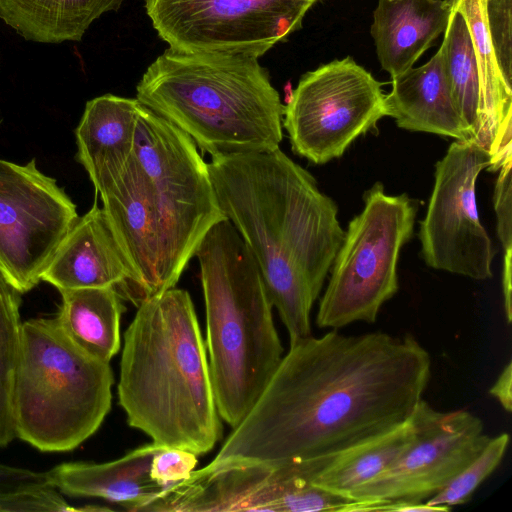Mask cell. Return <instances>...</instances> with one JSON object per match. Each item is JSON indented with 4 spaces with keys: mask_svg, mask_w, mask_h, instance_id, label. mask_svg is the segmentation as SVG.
I'll return each mask as SVG.
<instances>
[{
    "mask_svg": "<svg viewBox=\"0 0 512 512\" xmlns=\"http://www.w3.org/2000/svg\"><path fill=\"white\" fill-rule=\"evenodd\" d=\"M431 377L411 334L332 329L290 343L213 462L313 463L317 470L409 420Z\"/></svg>",
    "mask_w": 512,
    "mask_h": 512,
    "instance_id": "obj_1",
    "label": "cell"
},
{
    "mask_svg": "<svg viewBox=\"0 0 512 512\" xmlns=\"http://www.w3.org/2000/svg\"><path fill=\"white\" fill-rule=\"evenodd\" d=\"M217 201L254 258L290 343L311 335L310 313L345 231L338 207L280 148L216 154Z\"/></svg>",
    "mask_w": 512,
    "mask_h": 512,
    "instance_id": "obj_2",
    "label": "cell"
},
{
    "mask_svg": "<svg viewBox=\"0 0 512 512\" xmlns=\"http://www.w3.org/2000/svg\"><path fill=\"white\" fill-rule=\"evenodd\" d=\"M137 307L124 334L117 387L127 422L157 445L207 453L222 424L190 294L173 287Z\"/></svg>",
    "mask_w": 512,
    "mask_h": 512,
    "instance_id": "obj_3",
    "label": "cell"
},
{
    "mask_svg": "<svg viewBox=\"0 0 512 512\" xmlns=\"http://www.w3.org/2000/svg\"><path fill=\"white\" fill-rule=\"evenodd\" d=\"M136 99L201 154L270 152L283 138L284 105L256 57L168 48L143 74Z\"/></svg>",
    "mask_w": 512,
    "mask_h": 512,
    "instance_id": "obj_4",
    "label": "cell"
},
{
    "mask_svg": "<svg viewBox=\"0 0 512 512\" xmlns=\"http://www.w3.org/2000/svg\"><path fill=\"white\" fill-rule=\"evenodd\" d=\"M206 308L209 369L220 417L235 428L277 369L283 347L261 272L231 222H217L195 255Z\"/></svg>",
    "mask_w": 512,
    "mask_h": 512,
    "instance_id": "obj_5",
    "label": "cell"
},
{
    "mask_svg": "<svg viewBox=\"0 0 512 512\" xmlns=\"http://www.w3.org/2000/svg\"><path fill=\"white\" fill-rule=\"evenodd\" d=\"M113 372L62 331L55 318L22 323L13 382L15 436L41 452H68L110 411Z\"/></svg>",
    "mask_w": 512,
    "mask_h": 512,
    "instance_id": "obj_6",
    "label": "cell"
},
{
    "mask_svg": "<svg viewBox=\"0 0 512 512\" xmlns=\"http://www.w3.org/2000/svg\"><path fill=\"white\" fill-rule=\"evenodd\" d=\"M363 201L331 266L316 315L320 328L374 323L398 291L397 262L413 234L418 204L406 194H387L380 182L364 193Z\"/></svg>",
    "mask_w": 512,
    "mask_h": 512,
    "instance_id": "obj_7",
    "label": "cell"
},
{
    "mask_svg": "<svg viewBox=\"0 0 512 512\" xmlns=\"http://www.w3.org/2000/svg\"><path fill=\"white\" fill-rule=\"evenodd\" d=\"M133 155L148 179L180 274L222 213L207 163L182 130L139 104Z\"/></svg>",
    "mask_w": 512,
    "mask_h": 512,
    "instance_id": "obj_8",
    "label": "cell"
},
{
    "mask_svg": "<svg viewBox=\"0 0 512 512\" xmlns=\"http://www.w3.org/2000/svg\"><path fill=\"white\" fill-rule=\"evenodd\" d=\"M381 87L349 56L304 74L284 106L292 151L314 164L341 157L386 116Z\"/></svg>",
    "mask_w": 512,
    "mask_h": 512,
    "instance_id": "obj_9",
    "label": "cell"
},
{
    "mask_svg": "<svg viewBox=\"0 0 512 512\" xmlns=\"http://www.w3.org/2000/svg\"><path fill=\"white\" fill-rule=\"evenodd\" d=\"M351 502L314 485L303 463L211 461L165 488L142 512L342 511Z\"/></svg>",
    "mask_w": 512,
    "mask_h": 512,
    "instance_id": "obj_10",
    "label": "cell"
},
{
    "mask_svg": "<svg viewBox=\"0 0 512 512\" xmlns=\"http://www.w3.org/2000/svg\"><path fill=\"white\" fill-rule=\"evenodd\" d=\"M317 1L145 0V9L169 48L259 58L299 30Z\"/></svg>",
    "mask_w": 512,
    "mask_h": 512,
    "instance_id": "obj_11",
    "label": "cell"
},
{
    "mask_svg": "<svg viewBox=\"0 0 512 512\" xmlns=\"http://www.w3.org/2000/svg\"><path fill=\"white\" fill-rule=\"evenodd\" d=\"M490 154L474 140H455L435 165L419 239L425 263L475 280L492 277L495 250L476 206V180Z\"/></svg>",
    "mask_w": 512,
    "mask_h": 512,
    "instance_id": "obj_12",
    "label": "cell"
},
{
    "mask_svg": "<svg viewBox=\"0 0 512 512\" xmlns=\"http://www.w3.org/2000/svg\"><path fill=\"white\" fill-rule=\"evenodd\" d=\"M78 218L70 197L34 158L0 159V270L21 294L41 281Z\"/></svg>",
    "mask_w": 512,
    "mask_h": 512,
    "instance_id": "obj_13",
    "label": "cell"
},
{
    "mask_svg": "<svg viewBox=\"0 0 512 512\" xmlns=\"http://www.w3.org/2000/svg\"><path fill=\"white\" fill-rule=\"evenodd\" d=\"M410 421L411 443L384 471L349 493V499L422 502L442 490L491 439L479 417L462 409L440 412L423 398Z\"/></svg>",
    "mask_w": 512,
    "mask_h": 512,
    "instance_id": "obj_14",
    "label": "cell"
},
{
    "mask_svg": "<svg viewBox=\"0 0 512 512\" xmlns=\"http://www.w3.org/2000/svg\"><path fill=\"white\" fill-rule=\"evenodd\" d=\"M95 192L100 195L110 227L136 275L140 303L175 287L181 274L150 184L134 155Z\"/></svg>",
    "mask_w": 512,
    "mask_h": 512,
    "instance_id": "obj_15",
    "label": "cell"
},
{
    "mask_svg": "<svg viewBox=\"0 0 512 512\" xmlns=\"http://www.w3.org/2000/svg\"><path fill=\"white\" fill-rule=\"evenodd\" d=\"M41 280L59 291L114 287L140 304L136 275L96 202L62 240Z\"/></svg>",
    "mask_w": 512,
    "mask_h": 512,
    "instance_id": "obj_16",
    "label": "cell"
},
{
    "mask_svg": "<svg viewBox=\"0 0 512 512\" xmlns=\"http://www.w3.org/2000/svg\"><path fill=\"white\" fill-rule=\"evenodd\" d=\"M162 448L152 442L110 462L61 463L47 471L48 479L61 494L101 498L140 512L165 489L150 476L153 456Z\"/></svg>",
    "mask_w": 512,
    "mask_h": 512,
    "instance_id": "obj_17",
    "label": "cell"
},
{
    "mask_svg": "<svg viewBox=\"0 0 512 512\" xmlns=\"http://www.w3.org/2000/svg\"><path fill=\"white\" fill-rule=\"evenodd\" d=\"M384 102L386 116L402 129L473 140L453 100L439 49L426 64L393 77Z\"/></svg>",
    "mask_w": 512,
    "mask_h": 512,
    "instance_id": "obj_18",
    "label": "cell"
},
{
    "mask_svg": "<svg viewBox=\"0 0 512 512\" xmlns=\"http://www.w3.org/2000/svg\"><path fill=\"white\" fill-rule=\"evenodd\" d=\"M456 0H379L371 35L391 78L413 67L445 31Z\"/></svg>",
    "mask_w": 512,
    "mask_h": 512,
    "instance_id": "obj_19",
    "label": "cell"
},
{
    "mask_svg": "<svg viewBox=\"0 0 512 512\" xmlns=\"http://www.w3.org/2000/svg\"><path fill=\"white\" fill-rule=\"evenodd\" d=\"M139 104L136 98L112 94L86 103L75 129L76 160L94 188L116 175L132 156Z\"/></svg>",
    "mask_w": 512,
    "mask_h": 512,
    "instance_id": "obj_20",
    "label": "cell"
},
{
    "mask_svg": "<svg viewBox=\"0 0 512 512\" xmlns=\"http://www.w3.org/2000/svg\"><path fill=\"white\" fill-rule=\"evenodd\" d=\"M61 304L54 317L66 336L93 358L109 363L121 345L123 297L114 287L59 291Z\"/></svg>",
    "mask_w": 512,
    "mask_h": 512,
    "instance_id": "obj_21",
    "label": "cell"
},
{
    "mask_svg": "<svg viewBox=\"0 0 512 512\" xmlns=\"http://www.w3.org/2000/svg\"><path fill=\"white\" fill-rule=\"evenodd\" d=\"M123 0H0V19L26 40L80 41L94 20Z\"/></svg>",
    "mask_w": 512,
    "mask_h": 512,
    "instance_id": "obj_22",
    "label": "cell"
},
{
    "mask_svg": "<svg viewBox=\"0 0 512 512\" xmlns=\"http://www.w3.org/2000/svg\"><path fill=\"white\" fill-rule=\"evenodd\" d=\"M413 434L409 418L395 430L339 453L313 473L311 482L347 497L384 471L411 443Z\"/></svg>",
    "mask_w": 512,
    "mask_h": 512,
    "instance_id": "obj_23",
    "label": "cell"
},
{
    "mask_svg": "<svg viewBox=\"0 0 512 512\" xmlns=\"http://www.w3.org/2000/svg\"><path fill=\"white\" fill-rule=\"evenodd\" d=\"M439 50L453 100L472 130L473 140L480 145L483 134L480 76L468 25L455 6Z\"/></svg>",
    "mask_w": 512,
    "mask_h": 512,
    "instance_id": "obj_24",
    "label": "cell"
},
{
    "mask_svg": "<svg viewBox=\"0 0 512 512\" xmlns=\"http://www.w3.org/2000/svg\"><path fill=\"white\" fill-rule=\"evenodd\" d=\"M21 293L0 270V448L15 438L12 393L22 323Z\"/></svg>",
    "mask_w": 512,
    "mask_h": 512,
    "instance_id": "obj_25",
    "label": "cell"
},
{
    "mask_svg": "<svg viewBox=\"0 0 512 512\" xmlns=\"http://www.w3.org/2000/svg\"><path fill=\"white\" fill-rule=\"evenodd\" d=\"M508 444V433L491 437L482 452L426 502L431 506L451 508L469 501L477 487L499 466Z\"/></svg>",
    "mask_w": 512,
    "mask_h": 512,
    "instance_id": "obj_26",
    "label": "cell"
},
{
    "mask_svg": "<svg viewBox=\"0 0 512 512\" xmlns=\"http://www.w3.org/2000/svg\"><path fill=\"white\" fill-rule=\"evenodd\" d=\"M484 18L498 67L512 85V0H484Z\"/></svg>",
    "mask_w": 512,
    "mask_h": 512,
    "instance_id": "obj_27",
    "label": "cell"
},
{
    "mask_svg": "<svg viewBox=\"0 0 512 512\" xmlns=\"http://www.w3.org/2000/svg\"><path fill=\"white\" fill-rule=\"evenodd\" d=\"M512 159L500 167L494 191L497 234L504 250L503 266H512Z\"/></svg>",
    "mask_w": 512,
    "mask_h": 512,
    "instance_id": "obj_28",
    "label": "cell"
},
{
    "mask_svg": "<svg viewBox=\"0 0 512 512\" xmlns=\"http://www.w3.org/2000/svg\"><path fill=\"white\" fill-rule=\"evenodd\" d=\"M196 456L187 450L164 447L153 456L150 476L158 485L168 488L191 475L198 463Z\"/></svg>",
    "mask_w": 512,
    "mask_h": 512,
    "instance_id": "obj_29",
    "label": "cell"
},
{
    "mask_svg": "<svg viewBox=\"0 0 512 512\" xmlns=\"http://www.w3.org/2000/svg\"><path fill=\"white\" fill-rule=\"evenodd\" d=\"M53 486L47 472L0 464V502L13 495Z\"/></svg>",
    "mask_w": 512,
    "mask_h": 512,
    "instance_id": "obj_30",
    "label": "cell"
},
{
    "mask_svg": "<svg viewBox=\"0 0 512 512\" xmlns=\"http://www.w3.org/2000/svg\"><path fill=\"white\" fill-rule=\"evenodd\" d=\"M489 394L498 400L502 408L510 413L512 411V363L509 361L504 367Z\"/></svg>",
    "mask_w": 512,
    "mask_h": 512,
    "instance_id": "obj_31",
    "label": "cell"
}]
</instances>
